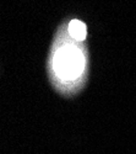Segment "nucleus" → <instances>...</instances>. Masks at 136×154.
Wrapping results in <instances>:
<instances>
[{
  "label": "nucleus",
  "instance_id": "f257e3e1",
  "mask_svg": "<svg viewBox=\"0 0 136 154\" xmlns=\"http://www.w3.org/2000/svg\"><path fill=\"white\" fill-rule=\"evenodd\" d=\"M54 66L61 78L74 79L79 76L83 69V57L75 47H63L55 56Z\"/></svg>",
  "mask_w": 136,
  "mask_h": 154
},
{
  "label": "nucleus",
  "instance_id": "f03ea898",
  "mask_svg": "<svg viewBox=\"0 0 136 154\" xmlns=\"http://www.w3.org/2000/svg\"><path fill=\"white\" fill-rule=\"evenodd\" d=\"M69 33L75 40L82 41L86 37V25L79 20H72L69 25Z\"/></svg>",
  "mask_w": 136,
  "mask_h": 154
}]
</instances>
